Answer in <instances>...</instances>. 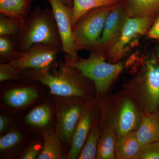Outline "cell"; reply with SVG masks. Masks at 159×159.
I'll return each mask as SVG.
<instances>
[{
  "instance_id": "23",
  "label": "cell",
  "mask_w": 159,
  "mask_h": 159,
  "mask_svg": "<svg viewBox=\"0 0 159 159\" xmlns=\"http://www.w3.org/2000/svg\"><path fill=\"white\" fill-rule=\"evenodd\" d=\"M17 38L12 36H0V57L9 62L20 53Z\"/></svg>"
},
{
  "instance_id": "29",
  "label": "cell",
  "mask_w": 159,
  "mask_h": 159,
  "mask_svg": "<svg viewBox=\"0 0 159 159\" xmlns=\"http://www.w3.org/2000/svg\"><path fill=\"white\" fill-rule=\"evenodd\" d=\"M39 148L36 145H33L24 154L22 159H37L39 154Z\"/></svg>"
},
{
  "instance_id": "13",
  "label": "cell",
  "mask_w": 159,
  "mask_h": 159,
  "mask_svg": "<svg viewBox=\"0 0 159 159\" xmlns=\"http://www.w3.org/2000/svg\"><path fill=\"white\" fill-rule=\"evenodd\" d=\"M128 17L159 16V0H123L122 4Z\"/></svg>"
},
{
  "instance_id": "31",
  "label": "cell",
  "mask_w": 159,
  "mask_h": 159,
  "mask_svg": "<svg viewBox=\"0 0 159 159\" xmlns=\"http://www.w3.org/2000/svg\"><path fill=\"white\" fill-rule=\"evenodd\" d=\"M65 4L69 7L72 8L73 6V0H61Z\"/></svg>"
},
{
  "instance_id": "11",
  "label": "cell",
  "mask_w": 159,
  "mask_h": 159,
  "mask_svg": "<svg viewBox=\"0 0 159 159\" xmlns=\"http://www.w3.org/2000/svg\"><path fill=\"white\" fill-rule=\"evenodd\" d=\"M127 17L122 4L118 3L114 6L107 17L101 37L93 51L103 55L116 39Z\"/></svg>"
},
{
  "instance_id": "1",
  "label": "cell",
  "mask_w": 159,
  "mask_h": 159,
  "mask_svg": "<svg viewBox=\"0 0 159 159\" xmlns=\"http://www.w3.org/2000/svg\"><path fill=\"white\" fill-rule=\"evenodd\" d=\"M24 79L39 81L48 87L51 94L60 97H77L87 100L93 96V82L67 63L60 62L51 70L49 67L21 71Z\"/></svg>"
},
{
  "instance_id": "8",
  "label": "cell",
  "mask_w": 159,
  "mask_h": 159,
  "mask_svg": "<svg viewBox=\"0 0 159 159\" xmlns=\"http://www.w3.org/2000/svg\"><path fill=\"white\" fill-rule=\"evenodd\" d=\"M57 101L56 133L61 142H71L72 135L87 103L77 97H60Z\"/></svg>"
},
{
  "instance_id": "3",
  "label": "cell",
  "mask_w": 159,
  "mask_h": 159,
  "mask_svg": "<svg viewBox=\"0 0 159 159\" xmlns=\"http://www.w3.org/2000/svg\"><path fill=\"white\" fill-rule=\"evenodd\" d=\"M20 51L24 52L36 44L48 45L63 51L62 43L52 9L35 8L22 21L17 37Z\"/></svg>"
},
{
  "instance_id": "15",
  "label": "cell",
  "mask_w": 159,
  "mask_h": 159,
  "mask_svg": "<svg viewBox=\"0 0 159 159\" xmlns=\"http://www.w3.org/2000/svg\"><path fill=\"white\" fill-rule=\"evenodd\" d=\"M143 146L137 138L136 131L117 139L116 159H135Z\"/></svg>"
},
{
  "instance_id": "7",
  "label": "cell",
  "mask_w": 159,
  "mask_h": 159,
  "mask_svg": "<svg viewBox=\"0 0 159 159\" xmlns=\"http://www.w3.org/2000/svg\"><path fill=\"white\" fill-rule=\"evenodd\" d=\"M155 20L146 16L126 17L116 39L103 54L107 61L112 63L121 61L131 46L147 33Z\"/></svg>"
},
{
  "instance_id": "6",
  "label": "cell",
  "mask_w": 159,
  "mask_h": 159,
  "mask_svg": "<svg viewBox=\"0 0 159 159\" xmlns=\"http://www.w3.org/2000/svg\"><path fill=\"white\" fill-rule=\"evenodd\" d=\"M115 5L91 9L80 18L73 27L77 52L81 50L94 51L101 37L107 17Z\"/></svg>"
},
{
  "instance_id": "25",
  "label": "cell",
  "mask_w": 159,
  "mask_h": 159,
  "mask_svg": "<svg viewBox=\"0 0 159 159\" xmlns=\"http://www.w3.org/2000/svg\"><path fill=\"white\" fill-rule=\"evenodd\" d=\"M22 136L17 131H12L0 139V150L6 151L17 145L22 140Z\"/></svg>"
},
{
  "instance_id": "10",
  "label": "cell",
  "mask_w": 159,
  "mask_h": 159,
  "mask_svg": "<svg viewBox=\"0 0 159 159\" xmlns=\"http://www.w3.org/2000/svg\"><path fill=\"white\" fill-rule=\"evenodd\" d=\"M51 7L62 43L63 52L66 56L74 57L77 55L75 49L73 26L71 22L72 8L61 0H47Z\"/></svg>"
},
{
  "instance_id": "2",
  "label": "cell",
  "mask_w": 159,
  "mask_h": 159,
  "mask_svg": "<svg viewBox=\"0 0 159 159\" xmlns=\"http://www.w3.org/2000/svg\"><path fill=\"white\" fill-rule=\"evenodd\" d=\"M124 91L144 114L159 111V61L145 57L137 75L124 85Z\"/></svg>"
},
{
  "instance_id": "9",
  "label": "cell",
  "mask_w": 159,
  "mask_h": 159,
  "mask_svg": "<svg viewBox=\"0 0 159 159\" xmlns=\"http://www.w3.org/2000/svg\"><path fill=\"white\" fill-rule=\"evenodd\" d=\"M59 52L53 46L36 44L27 51L20 52L9 63L20 72L27 69L45 68L52 64Z\"/></svg>"
},
{
  "instance_id": "4",
  "label": "cell",
  "mask_w": 159,
  "mask_h": 159,
  "mask_svg": "<svg viewBox=\"0 0 159 159\" xmlns=\"http://www.w3.org/2000/svg\"><path fill=\"white\" fill-rule=\"evenodd\" d=\"M102 125H108L116 133L117 139L136 131L144 114L123 90L106 97L102 104Z\"/></svg>"
},
{
  "instance_id": "22",
  "label": "cell",
  "mask_w": 159,
  "mask_h": 159,
  "mask_svg": "<svg viewBox=\"0 0 159 159\" xmlns=\"http://www.w3.org/2000/svg\"><path fill=\"white\" fill-rule=\"evenodd\" d=\"M100 134L101 129L99 126H95L91 129L78 159H96Z\"/></svg>"
},
{
  "instance_id": "20",
  "label": "cell",
  "mask_w": 159,
  "mask_h": 159,
  "mask_svg": "<svg viewBox=\"0 0 159 159\" xmlns=\"http://www.w3.org/2000/svg\"><path fill=\"white\" fill-rule=\"evenodd\" d=\"M44 144L38 159H63L61 143L56 132H48L43 134Z\"/></svg>"
},
{
  "instance_id": "32",
  "label": "cell",
  "mask_w": 159,
  "mask_h": 159,
  "mask_svg": "<svg viewBox=\"0 0 159 159\" xmlns=\"http://www.w3.org/2000/svg\"><path fill=\"white\" fill-rule=\"evenodd\" d=\"M156 55L157 58H158V60L159 61V44L157 48L156 51Z\"/></svg>"
},
{
  "instance_id": "12",
  "label": "cell",
  "mask_w": 159,
  "mask_h": 159,
  "mask_svg": "<svg viewBox=\"0 0 159 159\" xmlns=\"http://www.w3.org/2000/svg\"><path fill=\"white\" fill-rule=\"evenodd\" d=\"M87 103L82 116L72 135L70 148L68 155L69 159H78L80 151L90 131L93 120V106Z\"/></svg>"
},
{
  "instance_id": "30",
  "label": "cell",
  "mask_w": 159,
  "mask_h": 159,
  "mask_svg": "<svg viewBox=\"0 0 159 159\" xmlns=\"http://www.w3.org/2000/svg\"><path fill=\"white\" fill-rule=\"evenodd\" d=\"M9 123V118L5 116H0V133H2L8 127Z\"/></svg>"
},
{
  "instance_id": "5",
  "label": "cell",
  "mask_w": 159,
  "mask_h": 159,
  "mask_svg": "<svg viewBox=\"0 0 159 159\" xmlns=\"http://www.w3.org/2000/svg\"><path fill=\"white\" fill-rule=\"evenodd\" d=\"M66 62L93 83L97 93L103 96L124 68L122 61L112 63L107 61L102 54L93 51L88 57L83 58L78 55L74 57L66 56Z\"/></svg>"
},
{
  "instance_id": "18",
  "label": "cell",
  "mask_w": 159,
  "mask_h": 159,
  "mask_svg": "<svg viewBox=\"0 0 159 159\" xmlns=\"http://www.w3.org/2000/svg\"><path fill=\"white\" fill-rule=\"evenodd\" d=\"M32 0H0V13L23 21L30 13Z\"/></svg>"
},
{
  "instance_id": "24",
  "label": "cell",
  "mask_w": 159,
  "mask_h": 159,
  "mask_svg": "<svg viewBox=\"0 0 159 159\" xmlns=\"http://www.w3.org/2000/svg\"><path fill=\"white\" fill-rule=\"evenodd\" d=\"M22 21L5 15H0V36H12L17 38L21 30Z\"/></svg>"
},
{
  "instance_id": "14",
  "label": "cell",
  "mask_w": 159,
  "mask_h": 159,
  "mask_svg": "<svg viewBox=\"0 0 159 159\" xmlns=\"http://www.w3.org/2000/svg\"><path fill=\"white\" fill-rule=\"evenodd\" d=\"M136 133L139 142L143 146L159 141V111L144 114Z\"/></svg>"
},
{
  "instance_id": "28",
  "label": "cell",
  "mask_w": 159,
  "mask_h": 159,
  "mask_svg": "<svg viewBox=\"0 0 159 159\" xmlns=\"http://www.w3.org/2000/svg\"><path fill=\"white\" fill-rule=\"evenodd\" d=\"M146 34L151 39L159 40V16L155 20Z\"/></svg>"
},
{
  "instance_id": "16",
  "label": "cell",
  "mask_w": 159,
  "mask_h": 159,
  "mask_svg": "<svg viewBox=\"0 0 159 159\" xmlns=\"http://www.w3.org/2000/svg\"><path fill=\"white\" fill-rule=\"evenodd\" d=\"M116 133L114 128L109 125H102L96 159H116Z\"/></svg>"
},
{
  "instance_id": "19",
  "label": "cell",
  "mask_w": 159,
  "mask_h": 159,
  "mask_svg": "<svg viewBox=\"0 0 159 159\" xmlns=\"http://www.w3.org/2000/svg\"><path fill=\"white\" fill-rule=\"evenodd\" d=\"M71 22L74 26L80 18L91 9L112 6L119 3V0H73Z\"/></svg>"
},
{
  "instance_id": "27",
  "label": "cell",
  "mask_w": 159,
  "mask_h": 159,
  "mask_svg": "<svg viewBox=\"0 0 159 159\" xmlns=\"http://www.w3.org/2000/svg\"><path fill=\"white\" fill-rule=\"evenodd\" d=\"M135 159H159V141L143 146Z\"/></svg>"
},
{
  "instance_id": "21",
  "label": "cell",
  "mask_w": 159,
  "mask_h": 159,
  "mask_svg": "<svg viewBox=\"0 0 159 159\" xmlns=\"http://www.w3.org/2000/svg\"><path fill=\"white\" fill-rule=\"evenodd\" d=\"M51 116V111L48 105H43L35 107L29 112L25 118L27 124L42 127L49 124Z\"/></svg>"
},
{
  "instance_id": "26",
  "label": "cell",
  "mask_w": 159,
  "mask_h": 159,
  "mask_svg": "<svg viewBox=\"0 0 159 159\" xmlns=\"http://www.w3.org/2000/svg\"><path fill=\"white\" fill-rule=\"evenodd\" d=\"M24 79L21 72H18L10 64L4 63L0 65V81L9 80H19Z\"/></svg>"
},
{
  "instance_id": "17",
  "label": "cell",
  "mask_w": 159,
  "mask_h": 159,
  "mask_svg": "<svg viewBox=\"0 0 159 159\" xmlns=\"http://www.w3.org/2000/svg\"><path fill=\"white\" fill-rule=\"evenodd\" d=\"M38 96L37 91L33 88H19L8 91L4 95V100L9 106L19 108L29 105Z\"/></svg>"
}]
</instances>
